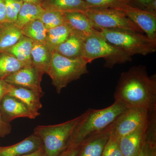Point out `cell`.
<instances>
[{"mask_svg":"<svg viewBox=\"0 0 156 156\" xmlns=\"http://www.w3.org/2000/svg\"></svg>","mask_w":156,"mask_h":156,"instance_id":"ab89813d","label":"cell"},{"mask_svg":"<svg viewBox=\"0 0 156 156\" xmlns=\"http://www.w3.org/2000/svg\"><path fill=\"white\" fill-rule=\"evenodd\" d=\"M98 32L106 41L131 57L136 54L146 56L156 51V43L140 33L117 29H104Z\"/></svg>","mask_w":156,"mask_h":156,"instance_id":"277c9868","label":"cell"},{"mask_svg":"<svg viewBox=\"0 0 156 156\" xmlns=\"http://www.w3.org/2000/svg\"><path fill=\"white\" fill-rule=\"evenodd\" d=\"M22 30L13 23L6 22L0 26V52H5L23 36Z\"/></svg>","mask_w":156,"mask_h":156,"instance_id":"ffe728a7","label":"cell"},{"mask_svg":"<svg viewBox=\"0 0 156 156\" xmlns=\"http://www.w3.org/2000/svg\"><path fill=\"white\" fill-rule=\"evenodd\" d=\"M11 129L10 122L5 119L0 112V136L3 137L10 134Z\"/></svg>","mask_w":156,"mask_h":156,"instance_id":"4dcf8cb0","label":"cell"},{"mask_svg":"<svg viewBox=\"0 0 156 156\" xmlns=\"http://www.w3.org/2000/svg\"><path fill=\"white\" fill-rule=\"evenodd\" d=\"M81 118V115L65 122L55 125L39 126L34 134L41 139L44 156H58L67 148L70 137Z\"/></svg>","mask_w":156,"mask_h":156,"instance_id":"8992f818","label":"cell"},{"mask_svg":"<svg viewBox=\"0 0 156 156\" xmlns=\"http://www.w3.org/2000/svg\"><path fill=\"white\" fill-rule=\"evenodd\" d=\"M23 34L34 42L45 44L48 30L40 19L27 24L22 29Z\"/></svg>","mask_w":156,"mask_h":156,"instance_id":"cb8c5ba5","label":"cell"},{"mask_svg":"<svg viewBox=\"0 0 156 156\" xmlns=\"http://www.w3.org/2000/svg\"><path fill=\"white\" fill-rule=\"evenodd\" d=\"M64 24L72 30L77 32L87 37L96 33L91 21L83 13L78 11L63 12Z\"/></svg>","mask_w":156,"mask_h":156,"instance_id":"e0dca14e","label":"cell"},{"mask_svg":"<svg viewBox=\"0 0 156 156\" xmlns=\"http://www.w3.org/2000/svg\"><path fill=\"white\" fill-rule=\"evenodd\" d=\"M114 97L126 108L156 111L155 75L149 76L144 66H132L121 74Z\"/></svg>","mask_w":156,"mask_h":156,"instance_id":"6da1fadb","label":"cell"},{"mask_svg":"<svg viewBox=\"0 0 156 156\" xmlns=\"http://www.w3.org/2000/svg\"><path fill=\"white\" fill-rule=\"evenodd\" d=\"M90 5V8L113 9L119 5L128 3V0H84Z\"/></svg>","mask_w":156,"mask_h":156,"instance_id":"83f0119b","label":"cell"},{"mask_svg":"<svg viewBox=\"0 0 156 156\" xmlns=\"http://www.w3.org/2000/svg\"><path fill=\"white\" fill-rule=\"evenodd\" d=\"M87 61L82 58H66L53 52L47 74L52 80V84L58 94L74 81L89 73Z\"/></svg>","mask_w":156,"mask_h":156,"instance_id":"3957f363","label":"cell"},{"mask_svg":"<svg viewBox=\"0 0 156 156\" xmlns=\"http://www.w3.org/2000/svg\"><path fill=\"white\" fill-rule=\"evenodd\" d=\"M7 95L16 98L22 101L37 116L40 115L39 111L42 107L41 102V97L37 92L30 89L8 83Z\"/></svg>","mask_w":156,"mask_h":156,"instance_id":"2e32d148","label":"cell"},{"mask_svg":"<svg viewBox=\"0 0 156 156\" xmlns=\"http://www.w3.org/2000/svg\"><path fill=\"white\" fill-rule=\"evenodd\" d=\"M147 126L123 136L118 140L123 156H137L144 143Z\"/></svg>","mask_w":156,"mask_h":156,"instance_id":"5bb4252c","label":"cell"},{"mask_svg":"<svg viewBox=\"0 0 156 156\" xmlns=\"http://www.w3.org/2000/svg\"><path fill=\"white\" fill-rule=\"evenodd\" d=\"M72 30L65 24L48 30L45 44L52 52L69 36Z\"/></svg>","mask_w":156,"mask_h":156,"instance_id":"603a6c76","label":"cell"},{"mask_svg":"<svg viewBox=\"0 0 156 156\" xmlns=\"http://www.w3.org/2000/svg\"><path fill=\"white\" fill-rule=\"evenodd\" d=\"M154 1V0H136V2L139 5L144 6V7H146L147 5L150 4Z\"/></svg>","mask_w":156,"mask_h":156,"instance_id":"8d00e7d4","label":"cell"},{"mask_svg":"<svg viewBox=\"0 0 156 156\" xmlns=\"http://www.w3.org/2000/svg\"><path fill=\"white\" fill-rule=\"evenodd\" d=\"M86 37L80 33L72 30L69 37L58 46L54 52L68 58H80Z\"/></svg>","mask_w":156,"mask_h":156,"instance_id":"9a60e30c","label":"cell"},{"mask_svg":"<svg viewBox=\"0 0 156 156\" xmlns=\"http://www.w3.org/2000/svg\"><path fill=\"white\" fill-rule=\"evenodd\" d=\"M113 9L124 12L151 41L156 43V13L133 7L128 3L121 4Z\"/></svg>","mask_w":156,"mask_h":156,"instance_id":"9c48e42d","label":"cell"},{"mask_svg":"<svg viewBox=\"0 0 156 156\" xmlns=\"http://www.w3.org/2000/svg\"><path fill=\"white\" fill-rule=\"evenodd\" d=\"M44 147H43L38 150L36 151L33 153L22 156H44Z\"/></svg>","mask_w":156,"mask_h":156,"instance_id":"d590c367","label":"cell"},{"mask_svg":"<svg viewBox=\"0 0 156 156\" xmlns=\"http://www.w3.org/2000/svg\"><path fill=\"white\" fill-rule=\"evenodd\" d=\"M26 65L11 54L0 52V79L5 80Z\"/></svg>","mask_w":156,"mask_h":156,"instance_id":"d4e9b609","label":"cell"},{"mask_svg":"<svg viewBox=\"0 0 156 156\" xmlns=\"http://www.w3.org/2000/svg\"><path fill=\"white\" fill-rule=\"evenodd\" d=\"M80 12L88 17L93 28L96 30L117 29L141 34L144 33L124 12L120 10L109 8H91Z\"/></svg>","mask_w":156,"mask_h":156,"instance_id":"52a82bcc","label":"cell"},{"mask_svg":"<svg viewBox=\"0 0 156 156\" xmlns=\"http://www.w3.org/2000/svg\"><path fill=\"white\" fill-rule=\"evenodd\" d=\"M23 3H31L41 5L44 0H21Z\"/></svg>","mask_w":156,"mask_h":156,"instance_id":"74e56055","label":"cell"},{"mask_svg":"<svg viewBox=\"0 0 156 156\" xmlns=\"http://www.w3.org/2000/svg\"><path fill=\"white\" fill-rule=\"evenodd\" d=\"M43 147L41 139L33 133L16 144L0 146V156H22L33 153Z\"/></svg>","mask_w":156,"mask_h":156,"instance_id":"4fadbf2b","label":"cell"},{"mask_svg":"<svg viewBox=\"0 0 156 156\" xmlns=\"http://www.w3.org/2000/svg\"><path fill=\"white\" fill-rule=\"evenodd\" d=\"M42 77L43 75L32 65H29L21 68L4 80L10 85L32 90L42 97L44 94L41 87Z\"/></svg>","mask_w":156,"mask_h":156,"instance_id":"30bf717a","label":"cell"},{"mask_svg":"<svg viewBox=\"0 0 156 156\" xmlns=\"http://www.w3.org/2000/svg\"><path fill=\"white\" fill-rule=\"evenodd\" d=\"M45 11L41 5L23 3L14 23L19 28L22 29L31 21L40 19Z\"/></svg>","mask_w":156,"mask_h":156,"instance_id":"7402d4cb","label":"cell"},{"mask_svg":"<svg viewBox=\"0 0 156 156\" xmlns=\"http://www.w3.org/2000/svg\"><path fill=\"white\" fill-rule=\"evenodd\" d=\"M41 6L45 11L82 12L90 8L84 0H44Z\"/></svg>","mask_w":156,"mask_h":156,"instance_id":"ac0fdd59","label":"cell"},{"mask_svg":"<svg viewBox=\"0 0 156 156\" xmlns=\"http://www.w3.org/2000/svg\"><path fill=\"white\" fill-rule=\"evenodd\" d=\"M7 22L5 5L4 0H0V23Z\"/></svg>","mask_w":156,"mask_h":156,"instance_id":"836d02e7","label":"cell"},{"mask_svg":"<svg viewBox=\"0 0 156 156\" xmlns=\"http://www.w3.org/2000/svg\"><path fill=\"white\" fill-rule=\"evenodd\" d=\"M149 112L144 109L127 108L107 130L110 137L119 140L134 131L147 126Z\"/></svg>","mask_w":156,"mask_h":156,"instance_id":"ba28073f","label":"cell"},{"mask_svg":"<svg viewBox=\"0 0 156 156\" xmlns=\"http://www.w3.org/2000/svg\"><path fill=\"white\" fill-rule=\"evenodd\" d=\"M8 83L0 79V104L4 97L8 93Z\"/></svg>","mask_w":156,"mask_h":156,"instance_id":"d6a6232c","label":"cell"},{"mask_svg":"<svg viewBox=\"0 0 156 156\" xmlns=\"http://www.w3.org/2000/svg\"><path fill=\"white\" fill-rule=\"evenodd\" d=\"M156 0H154L153 2H152L150 4L147 5L146 7V11H149V12H151V13H156Z\"/></svg>","mask_w":156,"mask_h":156,"instance_id":"e575fe53","label":"cell"},{"mask_svg":"<svg viewBox=\"0 0 156 156\" xmlns=\"http://www.w3.org/2000/svg\"><path fill=\"white\" fill-rule=\"evenodd\" d=\"M0 112L9 122L20 118L35 119L37 117L28 107L16 98L7 95L0 104Z\"/></svg>","mask_w":156,"mask_h":156,"instance_id":"8fae6325","label":"cell"},{"mask_svg":"<svg viewBox=\"0 0 156 156\" xmlns=\"http://www.w3.org/2000/svg\"><path fill=\"white\" fill-rule=\"evenodd\" d=\"M127 108L120 102L115 101L105 108L88 109L81 115L80 119L70 137L68 146L78 147L89 136L104 131Z\"/></svg>","mask_w":156,"mask_h":156,"instance_id":"7a4b0ae2","label":"cell"},{"mask_svg":"<svg viewBox=\"0 0 156 156\" xmlns=\"http://www.w3.org/2000/svg\"><path fill=\"white\" fill-rule=\"evenodd\" d=\"M34 41L30 39L23 36L16 44L6 50L9 53L27 65L32 64V49Z\"/></svg>","mask_w":156,"mask_h":156,"instance_id":"44dd1931","label":"cell"},{"mask_svg":"<svg viewBox=\"0 0 156 156\" xmlns=\"http://www.w3.org/2000/svg\"><path fill=\"white\" fill-rule=\"evenodd\" d=\"M81 57L88 64L97 58H103L105 67L110 69L132 60V57L104 38L98 30L86 37Z\"/></svg>","mask_w":156,"mask_h":156,"instance_id":"5b68a950","label":"cell"},{"mask_svg":"<svg viewBox=\"0 0 156 156\" xmlns=\"http://www.w3.org/2000/svg\"><path fill=\"white\" fill-rule=\"evenodd\" d=\"M101 156H123L118 140L109 136Z\"/></svg>","mask_w":156,"mask_h":156,"instance_id":"f1b7e54d","label":"cell"},{"mask_svg":"<svg viewBox=\"0 0 156 156\" xmlns=\"http://www.w3.org/2000/svg\"><path fill=\"white\" fill-rule=\"evenodd\" d=\"M1 23H0V26H1Z\"/></svg>","mask_w":156,"mask_h":156,"instance_id":"f35d334b","label":"cell"},{"mask_svg":"<svg viewBox=\"0 0 156 156\" xmlns=\"http://www.w3.org/2000/svg\"><path fill=\"white\" fill-rule=\"evenodd\" d=\"M109 138V134L107 128L91 135L78 146L76 156H101Z\"/></svg>","mask_w":156,"mask_h":156,"instance_id":"7c38bea8","label":"cell"},{"mask_svg":"<svg viewBox=\"0 0 156 156\" xmlns=\"http://www.w3.org/2000/svg\"><path fill=\"white\" fill-rule=\"evenodd\" d=\"M53 53L45 44L34 42L31 53L32 64L43 76L48 73Z\"/></svg>","mask_w":156,"mask_h":156,"instance_id":"d6986e66","label":"cell"},{"mask_svg":"<svg viewBox=\"0 0 156 156\" xmlns=\"http://www.w3.org/2000/svg\"><path fill=\"white\" fill-rule=\"evenodd\" d=\"M77 152L78 147L68 146L58 156H76Z\"/></svg>","mask_w":156,"mask_h":156,"instance_id":"1f68e13d","label":"cell"},{"mask_svg":"<svg viewBox=\"0 0 156 156\" xmlns=\"http://www.w3.org/2000/svg\"><path fill=\"white\" fill-rule=\"evenodd\" d=\"M152 148L149 142V136L146 133L145 140L137 156H153Z\"/></svg>","mask_w":156,"mask_h":156,"instance_id":"f546056e","label":"cell"},{"mask_svg":"<svg viewBox=\"0 0 156 156\" xmlns=\"http://www.w3.org/2000/svg\"><path fill=\"white\" fill-rule=\"evenodd\" d=\"M5 5L7 22L15 23L23 2L21 0H4Z\"/></svg>","mask_w":156,"mask_h":156,"instance_id":"4316f807","label":"cell"},{"mask_svg":"<svg viewBox=\"0 0 156 156\" xmlns=\"http://www.w3.org/2000/svg\"><path fill=\"white\" fill-rule=\"evenodd\" d=\"M39 19L48 30L64 23L63 12L58 11H45Z\"/></svg>","mask_w":156,"mask_h":156,"instance_id":"484cf974","label":"cell"}]
</instances>
